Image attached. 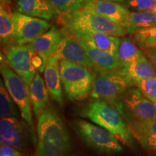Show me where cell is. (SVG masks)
<instances>
[{"label":"cell","instance_id":"obj_1","mask_svg":"<svg viewBox=\"0 0 156 156\" xmlns=\"http://www.w3.org/2000/svg\"><path fill=\"white\" fill-rule=\"evenodd\" d=\"M38 156H67L71 149L68 131L59 115L48 106L38 117Z\"/></svg>","mask_w":156,"mask_h":156},{"label":"cell","instance_id":"obj_2","mask_svg":"<svg viewBox=\"0 0 156 156\" xmlns=\"http://www.w3.org/2000/svg\"><path fill=\"white\" fill-rule=\"evenodd\" d=\"M58 23L62 25V30L66 34H71L75 31H91L119 38L128 34L124 27L103 15L83 8L58 15Z\"/></svg>","mask_w":156,"mask_h":156},{"label":"cell","instance_id":"obj_3","mask_svg":"<svg viewBox=\"0 0 156 156\" xmlns=\"http://www.w3.org/2000/svg\"><path fill=\"white\" fill-rule=\"evenodd\" d=\"M83 115L106 129L125 145L131 146L133 143L134 135L129 124L119 111L108 101L93 98L84 108Z\"/></svg>","mask_w":156,"mask_h":156},{"label":"cell","instance_id":"obj_4","mask_svg":"<svg viewBox=\"0 0 156 156\" xmlns=\"http://www.w3.org/2000/svg\"><path fill=\"white\" fill-rule=\"evenodd\" d=\"M129 126L156 121V106L144 96L138 88L129 87L118 100L112 103Z\"/></svg>","mask_w":156,"mask_h":156},{"label":"cell","instance_id":"obj_5","mask_svg":"<svg viewBox=\"0 0 156 156\" xmlns=\"http://www.w3.org/2000/svg\"><path fill=\"white\" fill-rule=\"evenodd\" d=\"M60 75L64 92L70 100H82L91 93L97 76L88 67L67 60H60Z\"/></svg>","mask_w":156,"mask_h":156},{"label":"cell","instance_id":"obj_6","mask_svg":"<svg viewBox=\"0 0 156 156\" xmlns=\"http://www.w3.org/2000/svg\"><path fill=\"white\" fill-rule=\"evenodd\" d=\"M73 128L82 141L94 151L110 155L123 152L118 139L102 126L78 119L73 122Z\"/></svg>","mask_w":156,"mask_h":156},{"label":"cell","instance_id":"obj_7","mask_svg":"<svg viewBox=\"0 0 156 156\" xmlns=\"http://www.w3.org/2000/svg\"><path fill=\"white\" fill-rule=\"evenodd\" d=\"M96 73L90 93L94 99H101L112 104L134 85L132 80L120 71L100 69Z\"/></svg>","mask_w":156,"mask_h":156},{"label":"cell","instance_id":"obj_8","mask_svg":"<svg viewBox=\"0 0 156 156\" xmlns=\"http://www.w3.org/2000/svg\"><path fill=\"white\" fill-rule=\"evenodd\" d=\"M1 75L6 89L18 107L21 116L29 126L33 125L29 87L7 64L1 63Z\"/></svg>","mask_w":156,"mask_h":156},{"label":"cell","instance_id":"obj_9","mask_svg":"<svg viewBox=\"0 0 156 156\" xmlns=\"http://www.w3.org/2000/svg\"><path fill=\"white\" fill-rule=\"evenodd\" d=\"M36 52L30 44H14L6 48V64L23 80L28 87L36 75L34 64Z\"/></svg>","mask_w":156,"mask_h":156},{"label":"cell","instance_id":"obj_10","mask_svg":"<svg viewBox=\"0 0 156 156\" xmlns=\"http://www.w3.org/2000/svg\"><path fill=\"white\" fill-rule=\"evenodd\" d=\"M15 44H30L36 38L51 28L47 20L38 17H31L18 12H15Z\"/></svg>","mask_w":156,"mask_h":156},{"label":"cell","instance_id":"obj_11","mask_svg":"<svg viewBox=\"0 0 156 156\" xmlns=\"http://www.w3.org/2000/svg\"><path fill=\"white\" fill-rule=\"evenodd\" d=\"M0 142L17 150L26 149L28 145V130L26 124L17 117L1 119Z\"/></svg>","mask_w":156,"mask_h":156},{"label":"cell","instance_id":"obj_12","mask_svg":"<svg viewBox=\"0 0 156 156\" xmlns=\"http://www.w3.org/2000/svg\"><path fill=\"white\" fill-rule=\"evenodd\" d=\"M53 56L58 58L59 61L63 59L67 60L88 67L95 73L101 69L98 68L90 61L79 41L74 36L65 33L63 39Z\"/></svg>","mask_w":156,"mask_h":156},{"label":"cell","instance_id":"obj_13","mask_svg":"<svg viewBox=\"0 0 156 156\" xmlns=\"http://www.w3.org/2000/svg\"><path fill=\"white\" fill-rule=\"evenodd\" d=\"M82 8L103 15L126 28L129 23L130 12L125 6L116 2L84 0Z\"/></svg>","mask_w":156,"mask_h":156},{"label":"cell","instance_id":"obj_14","mask_svg":"<svg viewBox=\"0 0 156 156\" xmlns=\"http://www.w3.org/2000/svg\"><path fill=\"white\" fill-rule=\"evenodd\" d=\"M64 36V33L62 30L56 26H52L30 44L35 52L42 58L44 68L48 58L55 53Z\"/></svg>","mask_w":156,"mask_h":156},{"label":"cell","instance_id":"obj_15","mask_svg":"<svg viewBox=\"0 0 156 156\" xmlns=\"http://www.w3.org/2000/svg\"><path fill=\"white\" fill-rule=\"evenodd\" d=\"M68 34L79 40L84 41L98 49L104 51L117 57L121 41L119 37L91 31H75Z\"/></svg>","mask_w":156,"mask_h":156},{"label":"cell","instance_id":"obj_16","mask_svg":"<svg viewBox=\"0 0 156 156\" xmlns=\"http://www.w3.org/2000/svg\"><path fill=\"white\" fill-rule=\"evenodd\" d=\"M44 81L52 98L61 107L64 106L60 75L59 59L51 56L48 58L44 68Z\"/></svg>","mask_w":156,"mask_h":156},{"label":"cell","instance_id":"obj_17","mask_svg":"<svg viewBox=\"0 0 156 156\" xmlns=\"http://www.w3.org/2000/svg\"><path fill=\"white\" fill-rule=\"evenodd\" d=\"M0 2V40L2 46L7 48L15 44V12L12 9L11 0H1Z\"/></svg>","mask_w":156,"mask_h":156},{"label":"cell","instance_id":"obj_18","mask_svg":"<svg viewBox=\"0 0 156 156\" xmlns=\"http://www.w3.org/2000/svg\"><path fill=\"white\" fill-rule=\"evenodd\" d=\"M16 6L20 13L46 20L58 15L48 0H17Z\"/></svg>","mask_w":156,"mask_h":156},{"label":"cell","instance_id":"obj_19","mask_svg":"<svg viewBox=\"0 0 156 156\" xmlns=\"http://www.w3.org/2000/svg\"><path fill=\"white\" fill-rule=\"evenodd\" d=\"M119 71L134 82L144 78L156 76L153 66L142 51L137 57L122 66Z\"/></svg>","mask_w":156,"mask_h":156},{"label":"cell","instance_id":"obj_20","mask_svg":"<svg viewBox=\"0 0 156 156\" xmlns=\"http://www.w3.org/2000/svg\"><path fill=\"white\" fill-rule=\"evenodd\" d=\"M30 100L33 110L36 116L39 117L47 108L48 90L45 81L40 74L36 73L29 87Z\"/></svg>","mask_w":156,"mask_h":156},{"label":"cell","instance_id":"obj_21","mask_svg":"<svg viewBox=\"0 0 156 156\" xmlns=\"http://www.w3.org/2000/svg\"><path fill=\"white\" fill-rule=\"evenodd\" d=\"M81 46L85 50L87 56L90 61L95 64L98 68L106 69L119 71L121 65L116 56L93 47L83 40H79Z\"/></svg>","mask_w":156,"mask_h":156},{"label":"cell","instance_id":"obj_22","mask_svg":"<svg viewBox=\"0 0 156 156\" xmlns=\"http://www.w3.org/2000/svg\"><path fill=\"white\" fill-rule=\"evenodd\" d=\"M134 137L144 147L156 151V121L129 126Z\"/></svg>","mask_w":156,"mask_h":156},{"label":"cell","instance_id":"obj_23","mask_svg":"<svg viewBox=\"0 0 156 156\" xmlns=\"http://www.w3.org/2000/svg\"><path fill=\"white\" fill-rule=\"evenodd\" d=\"M156 25V12H130V20L126 30L132 35L139 30Z\"/></svg>","mask_w":156,"mask_h":156},{"label":"cell","instance_id":"obj_24","mask_svg":"<svg viewBox=\"0 0 156 156\" xmlns=\"http://www.w3.org/2000/svg\"><path fill=\"white\" fill-rule=\"evenodd\" d=\"M141 52L142 50L137 48L136 43L129 38L123 37L121 38L117 54V58L119 62L121 67L137 57Z\"/></svg>","mask_w":156,"mask_h":156},{"label":"cell","instance_id":"obj_25","mask_svg":"<svg viewBox=\"0 0 156 156\" xmlns=\"http://www.w3.org/2000/svg\"><path fill=\"white\" fill-rule=\"evenodd\" d=\"M0 117L1 119L18 116L15 101L3 85L2 80L0 81Z\"/></svg>","mask_w":156,"mask_h":156},{"label":"cell","instance_id":"obj_26","mask_svg":"<svg viewBox=\"0 0 156 156\" xmlns=\"http://www.w3.org/2000/svg\"><path fill=\"white\" fill-rule=\"evenodd\" d=\"M132 36L134 41L142 49L156 48V25L136 31Z\"/></svg>","mask_w":156,"mask_h":156},{"label":"cell","instance_id":"obj_27","mask_svg":"<svg viewBox=\"0 0 156 156\" xmlns=\"http://www.w3.org/2000/svg\"><path fill=\"white\" fill-rule=\"evenodd\" d=\"M134 85L148 100L156 102V76H153L134 82Z\"/></svg>","mask_w":156,"mask_h":156},{"label":"cell","instance_id":"obj_28","mask_svg":"<svg viewBox=\"0 0 156 156\" xmlns=\"http://www.w3.org/2000/svg\"><path fill=\"white\" fill-rule=\"evenodd\" d=\"M58 15L75 12L83 7L84 0H48Z\"/></svg>","mask_w":156,"mask_h":156},{"label":"cell","instance_id":"obj_29","mask_svg":"<svg viewBox=\"0 0 156 156\" xmlns=\"http://www.w3.org/2000/svg\"><path fill=\"white\" fill-rule=\"evenodd\" d=\"M124 6L129 12H156V0H126Z\"/></svg>","mask_w":156,"mask_h":156},{"label":"cell","instance_id":"obj_30","mask_svg":"<svg viewBox=\"0 0 156 156\" xmlns=\"http://www.w3.org/2000/svg\"><path fill=\"white\" fill-rule=\"evenodd\" d=\"M0 156H21V154L16 148L7 144H1Z\"/></svg>","mask_w":156,"mask_h":156},{"label":"cell","instance_id":"obj_31","mask_svg":"<svg viewBox=\"0 0 156 156\" xmlns=\"http://www.w3.org/2000/svg\"><path fill=\"white\" fill-rule=\"evenodd\" d=\"M149 61L151 62L152 65L153 66L156 73V48H147V49H141Z\"/></svg>","mask_w":156,"mask_h":156},{"label":"cell","instance_id":"obj_32","mask_svg":"<svg viewBox=\"0 0 156 156\" xmlns=\"http://www.w3.org/2000/svg\"><path fill=\"white\" fill-rule=\"evenodd\" d=\"M103 1H111V2H116L119 3H123L126 1V0H103Z\"/></svg>","mask_w":156,"mask_h":156},{"label":"cell","instance_id":"obj_33","mask_svg":"<svg viewBox=\"0 0 156 156\" xmlns=\"http://www.w3.org/2000/svg\"><path fill=\"white\" fill-rule=\"evenodd\" d=\"M155 106H156V102H155Z\"/></svg>","mask_w":156,"mask_h":156}]
</instances>
